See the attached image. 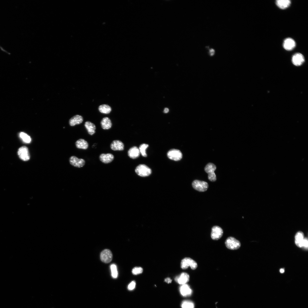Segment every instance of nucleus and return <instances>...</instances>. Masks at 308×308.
Instances as JSON below:
<instances>
[{"instance_id":"obj_23","label":"nucleus","mask_w":308,"mask_h":308,"mask_svg":"<svg viewBox=\"0 0 308 308\" xmlns=\"http://www.w3.org/2000/svg\"><path fill=\"white\" fill-rule=\"evenodd\" d=\"M76 147L79 149H86L88 146V143L87 141L83 139H79L75 143Z\"/></svg>"},{"instance_id":"obj_12","label":"nucleus","mask_w":308,"mask_h":308,"mask_svg":"<svg viewBox=\"0 0 308 308\" xmlns=\"http://www.w3.org/2000/svg\"><path fill=\"white\" fill-rule=\"evenodd\" d=\"M296 46L295 40L292 38H288L285 39L283 43V48L286 50H293Z\"/></svg>"},{"instance_id":"obj_3","label":"nucleus","mask_w":308,"mask_h":308,"mask_svg":"<svg viewBox=\"0 0 308 308\" xmlns=\"http://www.w3.org/2000/svg\"><path fill=\"white\" fill-rule=\"evenodd\" d=\"M189 266L193 270L196 269L197 267V263L194 260L190 258H185L181 261V267L183 269H187Z\"/></svg>"},{"instance_id":"obj_25","label":"nucleus","mask_w":308,"mask_h":308,"mask_svg":"<svg viewBox=\"0 0 308 308\" xmlns=\"http://www.w3.org/2000/svg\"><path fill=\"white\" fill-rule=\"evenodd\" d=\"M19 136L25 143H30L31 142V139L30 137L23 132H21L19 134Z\"/></svg>"},{"instance_id":"obj_1","label":"nucleus","mask_w":308,"mask_h":308,"mask_svg":"<svg viewBox=\"0 0 308 308\" xmlns=\"http://www.w3.org/2000/svg\"><path fill=\"white\" fill-rule=\"evenodd\" d=\"M216 169L215 165L212 163H208L204 168L205 171L208 174V178L210 181L214 182L216 179L214 171Z\"/></svg>"},{"instance_id":"obj_14","label":"nucleus","mask_w":308,"mask_h":308,"mask_svg":"<svg viewBox=\"0 0 308 308\" xmlns=\"http://www.w3.org/2000/svg\"><path fill=\"white\" fill-rule=\"evenodd\" d=\"M179 290L181 294L185 297L190 296L192 292L190 286L186 284L182 285L180 287Z\"/></svg>"},{"instance_id":"obj_2","label":"nucleus","mask_w":308,"mask_h":308,"mask_svg":"<svg viewBox=\"0 0 308 308\" xmlns=\"http://www.w3.org/2000/svg\"><path fill=\"white\" fill-rule=\"evenodd\" d=\"M225 244L226 247L230 250H236L240 246V242L233 237H229L226 240Z\"/></svg>"},{"instance_id":"obj_21","label":"nucleus","mask_w":308,"mask_h":308,"mask_svg":"<svg viewBox=\"0 0 308 308\" xmlns=\"http://www.w3.org/2000/svg\"><path fill=\"white\" fill-rule=\"evenodd\" d=\"M84 126L90 135H92L95 133L96 127L93 123L87 121L85 122Z\"/></svg>"},{"instance_id":"obj_30","label":"nucleus","mask_w":308,"mask_h":308,"mask_svg":"<svg viewBox=\"0 0 308 308\" xmlns=\"http://www.w3.org/2000/svg\"><path fill=\"white\" fill-rule=\"evenodd\" d=\"M308 247V241L307 238H304L302 244V248L307 250Z\"/></svg>"},{"instance_id":"obj_4","label":"nucleus","mask_w":308,"mask_h":308,"mask_svg":"<svg viewBox=\"0 0 308 308\" xmlns=\"http://www.w3.org/2000/svg\"><path fill=\"white\" fill-rule=\"evenodd\" d=\"M135 171L137 175L142 177L147 176L151 173V169L144 164L138 165L136 168Z\"/></svg>"},{"instance_id":"obj_18","label":"nucleus","mask_w":308,"mask_h":308,"mask_svg":"<svg viewBox=\"0 0 308 308\" xmlns=\"http://www.w3.org/2000/svg\"><path fill=\"white\" fill-rule=\"evenodd\" d=\"M83 120L82 117L77 115L71 117L69 120V124L70 126H73L76 125L81 123Z\"/></svg>"},{"instance_id":"obj_8","label":"nucleus","mask_w":308,"mask_h":308,"mask_svg":"<svg viewBox=\"0 0 308 308\" xmlns=\"http://www.w3.org/2000/svg\"><path fill=\"white\" fill-rule=\"evenodd\" d=\"M223 233V230L221 227L218 226H214L212 228L211 238L213 240H218L222 237Z\"/></svg>"},{"instance_id":"obj_27","label":"nucleus","mask_w":308,"mask_h":308,"mask_svg":"<svg viewBox=\"0 0 308 308\" xmlns=\"http://www.w3.org/2000/svg\"><path fill=\"white\" fill-rule=\"evenodd\" d=\"M149 146L148 145L143 143L141 145L139 148L140 153L144 157H146L147 155L146 152V149Z\"/></svg>"},{"instance_id":"obj_10","label":"nucleus","mask_w":308,"mask_h":308,"mask_svg":"<svg viewBox=\"0 0 308 308\" xmlns=\"http://www.w3.org/2000/svg\"><path fill=\"white\" fill-rule=\"evenodd\" d=\"M69 161L71 165L75 167L78 168L82 167L84 165L85 163L84 159H78L74 156H72L70 158Z\"/></svg>"},{"instance_id":"obj_31","label":"nucleus","mask_w":308,"mask_h":308,"mask_svg":"<svg viewBox=\"0 0 308 308\" xmlns=\"http://www.w3.org/2000/svg\"><path fill=\"white\" fill-rule=\"evenodd\" d=\"M135 285L136 283L135 281H131L128 285V289L129 290H133L135 288Z\"/></svg>"},{"instance_id":"obj_7","label":"nucleus","mask_w":308,"mask_h":308,"mask_svg":"<svg viewBox=\"0 0 308 308\" xmlns=\"http://www.w3.org/2000/svg\"><path fill=\"white\" fill-rule=\"evenodd\" d=\"M167 155L170 159L175 161L181 160L182 157V154L179 150L173 149L169 150L167 153Z\"/></svg>"},{"instance_id":"obj_6","label":"nucleus","mask_w":308,"mask_h":308,"mask_svg":"<svg viewBox=\"0 0 308 308\" xmlns=\"http://www.w3.org/2000/svg\"><path fill=\"white\" fill-rule=\"evenodd\" d=\"M18 154L19 158L23 161H27L30 159L28 149L25 146H22L19 149Z\"/></svg>"},{"instance_id":"obj_32","label":"nucleus","mask_w":308,"mask_h":308,"mask_svg":"<svg viewBox=\"0 0 308 308\" xmlns=\"http://www.w3.org/2000/svg\"><path fill=\"white\" fill-rule=\"evenodd\" d=\"M214 53L215 50L214 49L211 48L209 50V53L210 56H213L214 54Z\"/></svg>"},{"instance_id":"obj_35","label":"nucleus","mask_w":308,"mask_h":308,"mask_svg":"<svg viewBox=\"0 0 308 308\" xmlns=\"http://www.w3.org/2000/svg\"><path fill=\"white\" fill-rule=\"evenodd\" d=\"M279 271L281 273H283L284 272V270L283 268H281L280 270Z\"/></svg>"},{"instance_id":"obj_33","label":"nucleus","mask_w":308,"mask_h":308,"mask_svg":"<svg viewBox=\"0 0 308 308\" xmlns=\"http://www.w3.org/2000/svg\"><path fill=\"white\" fill-rule=\"evenodd\" d=\"M165 281L166 283H169L171 282L172 280L170 278L167 277L165 279Z\"/></svg>"},{"instance_id":"obj_28","label":"nucleus","mask_w":308,"mask_h":308,"mask_svg":"<svg viewBox=\"0 0 308 308\" xmlns=\"http://www.w3.org/2000/svg\"><path fill=\"white\" fill-rule=\"evenodd\" d=\"M112 275L114 278L117 277L118 275L116 266L114 264H112L110 266Z\"/></svg>"},{"instance_id":"obj_29","label":"nucleus","mask_w":308,"mask_h":308,"mask_svg":"<svg viewBox=\"0 0 308 308\" xmlns=\"http://www.w3.org/2000/svg\"><path fill=\"white\" fill-rule=\"evenodd\" d=\"M143 271V268L141 267H135L132 270V273L137 275L142 273Z\"/></svg>"},{"instance_id":"obj_9","label":"nucleus","mask_w":308,"mask_h":308,"mask_svg":"<svg viewBox=\"0 0 308 308\" xmlns=\"http://www.w3.org/2000/svg\"><path fill=\"white\" fill-rule=\"evenodd\" d=\"M100 259L102 262L106 263L111 262L112 259V254L111 251L107 249L102 251L100 254Z\"/></svg>"},{"instance_id":"obj_11","label":"nucleus","mask_w":308,"mask_h":308,"mask_svg":"<svg viewBox=\"0 0 308 308\" xmlns=\"http://www.w3.org/2000/svg\"><path fill=\"white\" fill-rule=\"evenodd\" d=\"M304 61L305 58L304 56L300 53H296L292 56V62L295 66H300L303 63Z\"/></svg>"},{"instance_id":"obj_5","label":"nucleus","mask_w":308,"mask_h":308,"mask_svg":"<svg viewBox=\"0 0 308 308\" xmlns=\"http://www.w3.org/2000/svg\"><path fill=\"white\" fill-rule=\"evenodd\" d=\"M192 185L194 189L199 192L206 191L208 187L206 182L198 180L193 181L192 183Z\"/></svg>"},{"instance_id":"obj_26","label":"nucleus","mask_w":308,"mask_h":308,"mask_svg":"<svg viewBox=\"0 0 308 308\" xmlns=\"http://www.w3.org/2000/svg\"><path fill=\"white\" fill-rule=\"evenodd\" d=\"M182 308H194V303L189 300H185L182 302L181 305Z\"/></svg>"},{"instance_id":"obj_22","label":"nucleus","mask_w":308,"mask_h":308,"mask_svg":"<svg viewBox=\"0 0 308 308\" xmlns=\"http://www.w3.org/2000/svg\"><path fill=\"white\" fill-rule=\"evenodd\" d=\"M102 128L104 129H108L112 127V123L110 119L108 117L103 118L101 121Z\"/></svg>"},{"instance_id":"obj_17","label":"nucleus","mask_w":308,"mask_h":308,"mask_svg":"<svg viewBox=\"0 0 308 308\" xmlns=\"http://www.w3.org/2000/svg\"><path fill=\"white\" fill-rule=\"evenodd\" d=\"M114 157L111 153L102 154L99 157L100 159L102 162L104 163H110L113 161Z\"/></svg>"},{"instance_id":"obj_20","label":"nucleus","mask_w":308,"mask_h":308,"mask_svg":"<svg viewBox=\"0 0 308 308\" xmlns=\"http://www.w3.org/2000/svg\"><path fill=\"white\" fill-rule=\"evenodd\" d=\"M291 3V1L289 0H278L276 1V5L281 9L287 8L290 6Z\"/></svg>"},{"instance_id":"obj_34","label":"nucleus","mask_w":308,"mask_h":308,"mask_svg":"<svg viewBox=\"0 0 308 308\" xmlns=\"http://www.w3.org/2000/svg\"><path fill=\"white\" fill-rule=\"evenodd\" d=\"M169 109L168 108H165L164 109V111H163V112L165 113H167L169 112Z\"/></svg>"},{"instance_id":"obj_19","label":"nucleus","mask_w":308,"mask_h":308,"mask_svg":"<svg viewBox=\"0 0 308 308\" xmlns=\"http://www.w3.org/2000/svg\"><path fill=\"white\" fill-rule=\"evenodd\" d=\"M304 238V234L302 232L299 231L296 234L295 236V242L298 247L302 248Z\"/></svg>"},{"instance_id":"obj_13","label":"nucleus","mask_w":308,"mask_h":308,"mask_svg":"<svg viewBox=\"0 0 308 308\" xmlns=\"http://www.w3.org/2000/svg\"><path fill=\"white\" fill-rule=\"evenodd\" d=\"M189 275L187 273L183 272L179 275L177 276L175 280L178 283L182 285L188 282L189 281Z\"/></svg>"},{"instance_id":"obj_15","label":"nucleus","mask_w":308,"mask_h":308,"mask_svg":"<svg viewBox=\"0 0 308 308\" xmlns=\"http://www.w3.org/2000/svg\"><path fill=\"white\" fill-rule=\"evenodd\" d=\"M140 152L139 149L136 146L131 148L128 151V156L131 158L135 159L139 157Z\"/></svg>"},{"instance_id":"obj_16","label":"nucleus","mask_w":308,"mask_h":308,"mask_svg":"<svg viewBox=\"0 0 308 308\" xmlns=\"http://www.w3.org/2000/svg\"><path fill=\"white\" fill-rule=\"evenodd\" d=\"M124 145L123 143L118 140H114L110 145L111 148L114 151H122L124 150Z\"/></svg>"},{"instance_id":"obj_24","label":"nucleus","mask_w":308,"mask_h":308,"mask_svg":"<svg viewBox=\"0 0 308 308\" xmlns=\"http://www.w3.org/2000/svg\"><path fill=\"white\" fill-rule=\"evenodd\" d=\"M99 111L101 113L108 114L112 110L111 107L106 104H103L99 106L98 108Z\"/></svg>"}]
</instances>
